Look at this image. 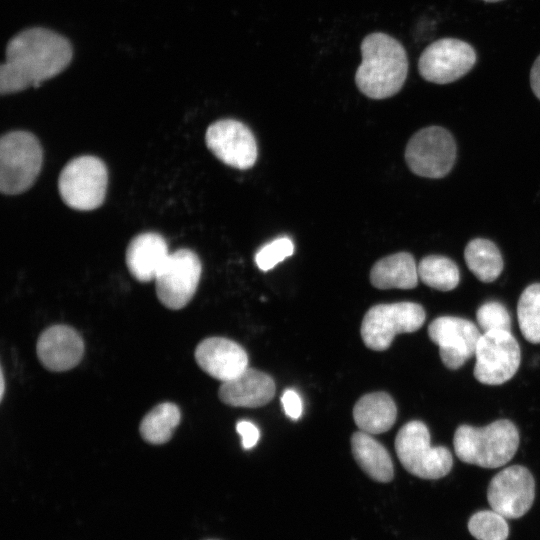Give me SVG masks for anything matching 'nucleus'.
Segmentation results:
<instances>
[{
    "instance_id": "obj_1",
    "label": "nucleus",
    "mask_w": 540,
    "mask_h": 540,
    "mask_svg": "<svg viewBox=\"0 0 540 540\" xmlns=\"http://www.w3.org/2000/svg\"><path fill=\"white\" fill-rule=\"evenodd\" d=\"M0 67L2 95L38 87L67 68L73 57L70 42L42 27L21 31L8 42Z\"/></svg>"
},
{
    "instance_id": "obj_2",
    "label": "nucleus",
    "mask_w": 540,
    "mask_h": 540,
    "mask_svg": "<svg viewBox=\"0 0 540 540\" xmlns=\"http://www.w3.org/2000/svg\"><path fill=\"white\" fill-rule=\"evenodd\" d=\"M362 61L355 82L365 96L385 99L398 93L408 74V58L403 45L392 36L374 32L361 43Z\"/></svg>"
},
{
    "instance_id": "obj_3",
    "label": "nucleus",
    "mask_w": 540,
    "mask_h": 540,
    "mask_svg": "<svg viewBox=\"0 0 540 540\" xmlns=\"http://www.w3.org/2000/svg\"><path fill=\"white\" fill-rule=\"evenodd\" d=\"M453 445L461 461L483 468H498L515 455L519 433L514 423L506 419L480 428L461 425L455 431Z\"/></svg>"
},
{
    "instance_id": "obj_4",
    "label": "nucleus",
    "mask_w": 540,
    "mask_h": 540,
    "mask_svg": "<svg viewBox=\"0 0 540 540\" xmlns=\"http://www.w3.org/2000/svg\"><path fill=\"white\" fill-rule=\"evenodd\" d=\"M43 150L37 137L28 131H11L0 140V190L16 195L28 190L37 179Z\"/></svg>"
},
{
    "instance_id": "obj_5",
    "label": "nucleus",
    "mask_w": 540,
    "mask_h": 540,
    "mask_svg": "<svg viewBox=\"0 0 540 540\" xmlns=\"http://www.w3.org/2000/svg\"><path fill=\"white\" fill-rule=\"evenodd\" d=\"M395 450L403 467L422 479H439L452 469L451 452L444 446H433L430 433L422 421L404 424L395 438Z\"/></svg>"
},
{
    "instance_id": "obj_6",
    "label": "nucleus",
    "mask_w": 540,
    "mask_h": 540,
    "mask_svg": "<svg viewBox=\"0 0 540 540\" xmlns=\"http://www.w3.org/2000/svg\"><path fill=\"white\" fill-rule=\"evenodd\" d=\"M107 184L108 170L105 163L91 155L70 160L58 178V190L63 202L80 211H90L101 206Z\"/></svg>"
},
{
    "instance_id": "obj_7",
    "label": "nucleus",
    "mask_w": 540,
    "mask_h": 540,
    "mask_svg": "<svg viewBox=\"0 0 540 540\" xmlns=\"http://www.w3.org/2000/svg\"><path fill=\"white\" fill-rule=\"evenodd\" d=\"M424 308L415 302H395L372 306L361 324V337L371 350L384 351L395 336L419 330L425 321Z\"/></svg>"
},
{
    "instance_id": "obj_8",
    "label": "nucleus",
    "mask_w": 540,
    "mask_h": 540,
    "mask_svg": "<svg viewBox=\"0 0 540 540\" xmlns=\"http://www.w3.org/2000/svg\"><path fill=\"white\" fill-rule=\"evenodd\" d=\"M456 159V143L452 134L439 126L416 132L408 141L405 160L410 170L426 178L447 175Z\"/></svg>"
},
{
    "instance_id": "obj_9",
    "label": "nucleus",
    "mask_w": 540,
    "mask_h": 540,
    "mask_svg": "<svg viewBox=\"0 0 540 540\" xmlns=\"http://www.w3.org/2000/svg\"><path fill=\"white\" fill-rule=\"evenodd\" d=\"M475 358L474 377L486 385H500L517 372L521 352L511 331L492 330L482 333Z\"/></svg>"
},
{
    "instance_id": "obj_10",
    "label": "nucleus",
    "mask_w": 540,
    "mask_h": 540,
    "mask_svg": "<svg viewBox=\"0 0 540 540\" xmlns=\"http://www.w3.org/2000/svg\"><path fill=\"white\" fill-rule=\"evenodd\" d=\"M202 273L198 255L190 249L170 253L155 278L156 294L167 308L178 310L193 298Z\"/></svg>"
},
{
    "instance_id": "obj_11",
    "label": "nucleus",
    "mask_w": 540,
    "mask_h": 540,
    "mask_svg": "<svg viewBox=\"0 0 540 540\" xmlns=\"http://www.w3.org/2000/svg\"><path fill=\"white\" fill-rule=\"evenodd\" d=\"M476 61V51L469 43L457 38H441L423 50L418 70L428 82L448 84L466 75Z\"/></svg>"
},
{
    "instance_id": "obj_12",
    "label": "nucleus",
    "mask_w": 540,
    "mask_h": 540,
    "mask_svg": "<svg viewBox=\"0 0 540 540\" xmlns=\"http://www.w3.org/2000/svg\"><path fill=\"white\" fill-rule=\"evenodd\" d=\"M535 498V481L530 471L513 465L497 473L487 489V500L494 511L506 519H517L531 508Z\"/></svg>"
},
{
    "instance_id": "obj_13",
    "label": "nucleus",
    "mask_w": 540,
    "mask_h": 540,
    "mask_svg": "<svg viewBox=\"0 0 540 540\" xmlns=\"http://www.w3.org/2000/svg\"><path fill=\"white\" fill-rule=\"evenodd\" d=\"M208 149L224 164L245 170L257 159L255 137L248 126L235 119H221L206 130Z\"/></svg>"
},
{
    "instance_id": "obj_14",
    "label": "nucleus",
    "mask_w": 540,
    "mask_h": 540,
    "mask_svg": "<svg viewBox=\"0 0 540 540\" xmlns=\"http://www.w3.org/2000/svg\"><path fill=\"white\" fill-rule=\"evenodd\" d=\"M428 335L439 347L443 364L452 370L460 368L475 356L481 333L477 326L464 318L441 316L428 326Z\"/></svg>"
},
{
    "instance_id": "obj_15",
    "label": "nucleus",
    "mask_w": 540,
    "mask_h": 540,
    "mask_svg": "<svg viewBox=\"0 0 540 540\" xmlns=\"http://www.w3.org/2000/svg\"><path fill=\"white\" fill-rule=\"evenodd\" d=\"M194 356L203 371L222 382L236 378L248 368L245 349L223 337L204 339L196 347Z\"/></svg>"
},
{
    "instance_id": "obj_16",
    "label": "nucleus",
    "mask_w": 540,
    "mask_h": 540,
    "mask_svg": "<svg viewBox=\"0 0 540 540\" xmlns=\"http://www.w3.org/2000/svg\"><path fill=\"white\" fill-rule=\"evenodd\" d=\"M37 356L41 364L54 372L67 371L81 361L84 342L80 334L67 325H53L38 338Z\"/></svg>"
},
{
    "instance_id": "obj_17",
    "label": "nucleus",
    "mask_w": 540,
    "mask_h": 540,
    "mask_svg": "<svg viewBox=\"0 0 540 540\" xmlns=\"http://www.w3.org/2000/svg\"><path fill=\"white\" fill-rule=\"evenodd\" d=\"M275 390V382L270 375L247 368L236 378L223 382L218 396L229 406L256 408L269 403L275 395Z\"/></svg>"
},
{
    "instance_id": "obj_18",
    "label": "nucleus",
    "mask_w": 540,
    "mask_h": 540,
    "mask_svg": "<svg viewBox=\"0 0 540 540\" xmlns=\"http://www.w3.org/2000/svg\"><path fill=\"white\" fill-rule=\"evenodd\" d=\"M168 245L165 238L155 232L135 236L126 250V265L130 274L140 282L155 280L166 262Z\"/></svg>"
},
{
    "instance_id": "obj_19",
    "label": "nucleus",
    "mask_w": 540,
    "mask_h": 540,
    "mask_svg": "<svg viewBox=\"0 0 540 540\" xmlns=\"http://www.w3.org/2000/svg\"><path fill=\"white\" fill-rule=\"evenodd\" d=\"M397 407L385 392L362 396L354 405L353 419L360 431L368 434L387 432L395 423Z\"/></svg>"
},
{
    "instance_id": "obj_20",
    "label": "nucleus",
    "mask_w": 540,
    "mask_h": 540,
    "mask_svg": "<svg viewBox=\"0 0 540 540\" xmlns=\"http://www.w3.org/2000/svg\"><path fill=\"white\" fill-rule=\"evenodd\" d=\"M369 277L378 289H412L418 283V265L410 253L398 252L378 260Z\"/></svg>"
},
{
    "instance_id": "obj_21",
    "label": "nucleus",
    "mask_w": 540,
    "mask_h": 540,
    "mask_svg": "<svg viewBox=\"0 0 540 540\" xmlns=\"http://www.w3.org/2000/svg\"><path fill=\"white\" fill-rule=\"evenodd\" d=\"M351 448L359 467L374 481L387 483L394 475L387 449L370 434L358 431L351 437Z\"/></svg>"
},
{
    "instance_id": "obj_22",
    "label": "nucleus",
    "mask_w": 540,
    "mask_h": 540,
    "mask_svg": "<svg viewBox=\"0 0 540 540\" xmlns=\"http://www.w3.org/2000/svg\"><path fill=\"white\" fill-rule=\"evenodd\" d=\"M464 259L469 270L482 282H493L503 270L501 253L488 239L471 240L465 247Z\"/></svg>"
},
{
    "instance_id": "obj_23",
    "label": "nucleus",
    "mask_w": 540,
    "mask_h": 540,
    "mask_svg": "<svg viewBox=\"0 0 540 540\" xmlns=\"http://www.w3.org/2000/svg\"><path fill=\"white\" fill-rule=\"evenodd\" d=\"M181 419L178 406L163 402L153 407L142 419L139 432L150 444H163L170 440Z\"/></svg>"
},
{
    "instance_id": "obj_24",
    "label": "nucleus",
    "mask_w": 540,
    "mask_h": 540,
    "mask_svg": "<svg viewBox=\"0 0 540 540\" xmlns=\"http://www.w3.org/2000/svg\"><path fill=\"white\" fill-rule=\"evenodd\" d=\"M418 275L424 284L440 291L453 290L460 280L456 263L439 255L424 257L418 264Z\"/></svg>"
},
{
    "instance_id": "obj_25",
    "label": "nucleus",
    "mask_w": 540,
    "mask_h": 540,
    "mask_svg": "<svg viewBox=\"0 0 540 540\" xmlns=\"http://www.w3.org/2000/svg\"><path fill=\"white\" fill-rule=\"evenodd\" d=\"M518 323L524 338L540 343V283L529 285L522 292L517 305Z\"/></svg>"
},
{
    "instance_id": "obj_26",
    "label": "nucleus",
    "mask_w": 540,
    "mask_h": 540,
    "mask_svg": "<svg viewBox=\"0 0 540 540\" xmlns=\"http://www.w3.org/2000/svg\"><path fill=\"white\" fill-rule=\"evenodd\" d=\"M468 530L477 540H506L509 535L506 518L493 509L474 513L468 521Z\"/></svg>"
},
{
    "instance_id": "obj_27",
    "label": "nucleus",
    "mask_w": 540,
    "mask_h": 540,
    "mask_svg": "<svg viewBox=\"0 0 540 540\" xmlns=\"http://www.w3.org/2000/svg\"><path fill=\"white\" fill-rule=\"evenodd\" d=\"M477 322L483 333L492 330L511 331V318L506 307L498 301H487L476 313Z\"/></svg>"
},
{
    "instance_id": "obj_28",
    "label": "nucleus",
    "mask_w": 540,
    "mask_h": 540,
    "mask_svg": "<svg viewBox=\"0 0 540 540\" xmlns=\"http://www.w3.org/2000/svg\"><path fill=\"white\" fill-rule=\"evenodd\" d=\"M294 244L288 237H279L264 245L255 255V262L262 271H268L290 257Z\"/></svg>"
},
{
    "instance_id": "obj_29",
    "label": "nucleus",
    "mask_w": 540,
    "mask_h": 540,
    "mask_svg": "<svg viewBox=\"0 0 540 540\" xmlns=\"http://www.w3.org/2000/svg\"><path fill=\"white\" fill-rule=\"evenodd\" d=\"M281 402L284 408V411L288 417L293 420H297L302 415L303 407L300 396L297 392L292 389H287L284 391Z\"/></svg>"
},
{
    "instance_id": "obj_30",
    "label": "nucleus",
    "mask_w": 540,
    "mask_h": 540,
    "mask_svg": "<svg viewBox=\"0 0 540 540\" xmlns=\"http://www.w3.org/2000/svg\"><path fill=\"white\" fill-rule=\"evenodd\" d=\"M236 430L242 438V447L244 449H251L257 444L260 433L257 426L252 422L241 420L237 423Z\"/></svg>"
},
{
    "instance_id": "obj_31",
    "label": "nucleus",
    "mask_w": 540,
    "mask_h": 540,
    "mask_svg": "<svg viewBox=\"0 0 540 540\" xmlns=\"http://www.w3.org/2000/svg\"><path fill=\"white\" fill-rule=\"evenodd\" d=\"M530 85L534 95L540 100V54L530 70Z\"/></svg>"
},
{
    "instance_id": "obj_32",
    "label": "nucleus",
    "mask_w": 540,
    "mask_h": 540,
    "mask_svg": "<svg viewBox=\"0 0 540 540\" xmlns=\"http://www.w3.org/2000/svg\"><path fill=\"white\" fill-rule=\"evenodd\" d=\"M4 387H5V381H4V375L3 372L1 373V398H3L4 395Z\"/></svg>"
},
{
    "instance_id": "obj_33",
    "label": "nucleus",
    "mask_w": 540,
    "mask_h": 540,
    "mask_svg": "<svg viewBox=\"0 0 540 540\" xmlns=\"http://www.w3.org/2000/svg\"><path fill=\"white\" fill-rule=\"evenodd\" d=\"M484 2H487V3H495V2H500V1H503V0H483Z\"/></svg>"
},
{
    "instance_id": "obj_34",
    "label": "nucleus",
    "mask_w": 540,
    "mask_h": 540,
    "mask_svg": "<svg viewBox=\"0 0 540 540\" xmlns=\"http://www.w3.org/2000/svg\"><path fill=\"white\" fill-rule=\"evenodd\" d=\"M206 540H215V539H206Z\"/></svg>"
}]
</instances>
